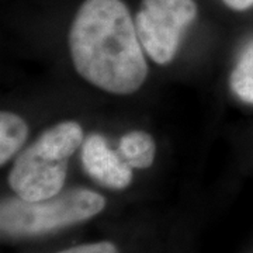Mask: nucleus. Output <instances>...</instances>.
I'll return each instance as SVG.
<instances>
[{
    "label": "nucleus",
    "mask_w": 253,
    "mask_h": 253,
    "mask_svg": "<svg viewBox=\"0 0 253 253\" xmlns=\"http://www.w3.org/2000/svg\"><path fill=\"white\" fill-rule=\"evenodd\" d=\"M82 163L91 179L110 189H126L132 180L131 166L99 134H91L83 142Z\"/></svg>",
    "instance_id": "nucleus-5"
},
{
    "label": "nucleus",
    "mask_w": 253,
    "mask_h": 253,
    "mask_svg": "<svg viewBox=\"0 0 253 253\" xmlns=\"http://www.w3.org/2000/svg\"><path fill=\"white\" fill-rule=\"evenodd\" d=\"M196 16L193 0H142L135 17L136 34L154 62L165 65L172 61L183 33Z\"/></svg>",
    "instance_id": "nucleus-4"
},
{
    "label": "nucleus",
    "mask_w": 253,
    "mask_h": 253,
    "mask_svg": "<svg viewBox=\"0 0 253 253\" xmlns=\"http://www.w3.org/2000/svg\"><path fill=\"white\" fill-rule=\"evenodd\" d=\"M224 3L234 10H246L253 6V0H224Z\"/></svg>",
    "instance_id": "nucleus-10"
},
{
    "label": "nucleus",
    "mask_w": 253,
    "mask_h": 253,
    "mask_svg": "<svg viewBox=\"0 0 253 253\" xmlns=\"http://www.w3.org/2000/svg\"><path fill=\"white\" fill-rule=\"evenodd\" d=\"M120 155L131 168L146 169L155 159L154 138L144 131H131L120 141Z\"/></svg>",
    "instance_id": "nucleus-6"
},
{
    "label": "nucleus",
    "mask_w": 253,
    "mask_h": 253,
    "mask_svg": "<svg viewBox=\"0 0 253 253\" xmlns=\"http://www.w3.org/2000/svg\"><path fill=\"white\" fill-rule=\"evenodd\" d=\"M58 253H118L117 248L110 242H97V244L81 245Z\"/></svg>",
    "instance_id": "nucleus-9"
},
{
    "label": "nucleus",
    "mask_w": 253,
    "mask_h": 253,
    "mask_svg": "<svg viewBox=\"0 0 253 253\" xmlns=\"http://www.w3.org/2000/svg\"><path fill=\"white\" fill-rule=\"evenodd\" d=\"M83 142V129L75 121L48 128L14 161L9 184L17 197L41 201L61 193L68 161Z\"/></svg>",
    "instance_id": "nucleus-2"
},
{
    "label": "nucleus",
    "mask_w": 253,
    "mask_h": 253,
    "mask_svg": "<svg viewBox=\"0 0 253 253\" xmlns=\"http://www.w3.org/2000/svg\"><path fill=\"white\" fill-rule=\"evenodd\" d=\"M106 206L100 194L86 189L68 190L41 201L9 199L1 203L0 228L7 238H26L82 222L97 215Z\"/></svg>",
    "instance_id": "nucleus-3"
},
{
    "label": "nucleus",
    "mask_w": 253,
    "mask_h": 253,
    "mask_svg": "<svg viewBox=\"0 0 253 253\" xmlns=\"http://www.w3.org/2000/svg\"><path fill=\"white\" fill-rule=\"evenodd\" d=\"M141 45L135 23L121 0L82 3L69 33V49L83 79L114 94L134 93L148 75Z\"/></svg>",
    "instance_id": "nucleus-1"
},
{
    "label": "nucleus",
    "mask_w": 253,
    "mask_h": 253,
    "mask_svg": "<svg viewBox=\"0 0 253 253\" xmlns=\"http://www.w3.org/2000/svg\"><path fill=\"white\" fill-rule=\"evenodd\" d=\"M229 84L238 99L253 106V38L239 55L231 73Z\"/></svg>",
    "instance_id": "nucleus-8"
},
{
    "label": "nucleus",
    "mask_w": 253,
    "mask_h": 253,
    "mask_svg": "<svg viewBox=\"0 0 253 253\" xmlns=\"http://www.w3.org/2000/svg\"><path fill=\"white\" fill-rule=\"evenodd\" d=\"M28 135V126L23 118L3 111L0 114V165H4L18 152V149L26 142Z\"/></svg>",
    "instance_id": "nucleus-7"
}]
</instances>
